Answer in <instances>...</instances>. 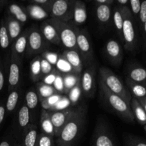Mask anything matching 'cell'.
Returning a JSON list of instances; mask_svg holds the SVG:
<instances>
[{
    "label": "cell",
    "mask_w": 146,
    "mask_h": 146,
    "mask_svg": "<svg viewBox=\"0 0 146 146\" xmlns=\"http://www.w3.org/2000/svg\"><path fill=\"white\" fill-rule=\"evenodd\" d=\"M14 146H22V145H21V144H15V145H14Z\"/></svg>",
    "instance_id": "obj_55"
},
{
    "label": "cell",
    "mask_w": 146,
    "mask_h": 146,
    "mask_svg": "<svg viewBox=\"0 0 146 146\" xmlns=\"http://www.w3.org/2000/svg\"><path fill=\"white\" fill-rule=\"evenodd\" d=\"M138 21H139L141 29L146 21V0L142 1L141 4V10H140L139 16H138Z\"/></svg>",
    "instance_id": "obj_45"
},
{
    "label": "cell",
    "mask_w": 146,
    "mask_h": 146,
    "mask_svg": "<svg viewBox=\"0 0 146 146\" xmlns=\"http://www.w3.org/2000/svg\"><path fill=\"white\" fill-rule=\"evenodd\" d=\"M46 41L43 36L40 29L36 26L29 29L28 44H27V56H34L41 53L42 54L46 47Z\"/></svg>",
    "instance_id": "obj_8"
},
{
    "label": "cell",
    "mask_w": 146,
    "mask_h": 146,
    "mask_svg": "<svg viewBox=\"0 0 146 146\" xmlns=\"http://www.w3.org/2000/svg\"><path fill=\"white\" fill-rule=\"evenodd\" d=\"M130 106L132 110L134 118L141 125H146V113L136 98H132L130 103Z\"/></svg>",
    "instance_id": "obj_22"
},
{
    "label": "cell",
    "mask_w": 146,
    "mask_h": 146,
    "mask_svg": "<svg viewBox=\"0 0 146 146\" xmlns=\"http://www.w3.org/2000/svg\"><path fill=\"white\" fill-rule=\"evenodd\" d=\"M41 57L46 60L49 64H51L54 66H56V64L57 61H58V58H59V56L56 53L51 52V51L45 50L41 54Z\"/></svg>",
    "instance_id": "obj_40"
},
{
    "label": "cell",
    "mask_w": 146,
    "mask_h": 146,
    "mask_svg": "<svg viewBox=\"0 0 146 146\" xmlns=\"http://www.w3.org/2000/svg\"><path fill=\"white\" fill-rule=\"evenodd\" d=\"M128 146H146V142L138 138H131L128 141Z\"/></svg>",
    "instance_id": "obj_48"
},
{
    "label": "cell",
    "mask_w": 146,
    "mask_h": 146,
    "mask_svg": "<svg viewBox=\"0 0 146 146\" xmlns=\"http://www.w3.org/2000/svg\"><path fill=\"white\" fill-rule=\"evenodd\" d=\"M81 91L86 96L93 98L95 94L96 85V65L95 64L86 67L81 78Z\"/></svg>",
    "instance_id": "obj_10"
},
{
    "label": "cell",
    "mask_w": 146,
    "mask_h": 146,
    "mask_svg": "<svg viewBox=\"0 0 146 146\" xmlns=\"http://www.w3.org/2000/svg\"><path fill=\"white\" fill-rule=\"evenodd\" d=\"M30 121L29 109L26 105H23L20 108L18 113V123L21 128L25 130L29 126Z\"/></svg>",
    "instance_id": "obj_31"
},
{
    "label": "cell",
    "mask_w": 146,
    "mask_h": 146,
    "mask_svg": "<svg viewBox=\"0 0 146 146\" xmlns=\"http://www.w3.org/2000/svg\"><path fill=\"white\" fill-rule=\"evenodd\" d=\"M94 146H115L111 133L103 124L97 125L94 136Z\"/></svg>",
    "instance_id": "obj_14"
},
{
    "label": "cell",
    "mask_w": 146,
    "mask_h": 146,
    "mask_svg": "<svg viewBox=\"0 0 146 146\" xmlns=\"http://www.w3.org/2000/svg\"><path fill=\"white\" fill-rule=\"evenodd\" d=\"M129 4L131 6V13L133 16L134 19H137L138 20V16H139L140 10H141V1L140 0H131L129 1Z\"/></svg>",
    "instance_id": "obj_43"
},
{
    "label": "cell",
    "mask_w": 146,
    "mask_h": 146,
    "mask_svg": "<svg viewBox=\"0 0 146 146\" xmlns=\"http://www.w3.org/2000/svg\"><path fill=\"white\" fill-rule=\"evenodd\" d=\"M10 44L9 36L7 31L6 22L2 20L0 24V47L2 49H7Z\"/></svg>",
    "instance_id": "obj_33"
},
{
    "label": "cell",
    "mask_w": 146,
    "mask_h": 146,
    "mask_svg": "<svg viewBox=\"0 0 146 146\" xmlns=\"http://www.w3.org/2000/svg\"><path fill=\"white\" fill-rule=\"evenodd\" d=\"M36 89L37 94L38 96L39 101L43 99L48 98L51 96L56 94L58 93L55 90V88L52 86H48L46 84H44L42 81L37 83L36 84Z\"/></svg>",
    "instance_id": "obj_28"
},
{
    "label": "cell",
    "mask_w": 146,
    "mask_h": 146,
    "mask_svg": "<svg viewBox=\"0 0 146 146\" xmlns=\"http://www.w3.org/2000/svg\"><path fill=\"white\" fill-rule=\"evenodd\" d=\"M74 25L78 26L84 24L87 19L86 6L85 3L80 0H76L74 9Z\"/></svg>",
    "instance_id": "obj_19"
},
{
    "label": "cell",
    "mask_w": 146,
    "mask_h": 146,
    "mask_svg": "<svg viewBox=\"0 0 146 146\" xmlns=\"http://www.w3.org/2000/svg\"><path fill=\"white\" fill-rule=\"evenodd\" d=\"M35 146H54V137L41 133L38 135Z\"/></svg>",
    "instance_id": "obj_38"
},
{
    "label": "cell",
    "mask_w": 146,
    "mask_h": 146,
    "mask_svg": "<svg viewBox=\"0 0 146 146\" xmlns=\"http://www.w3.org/2000/svg\"><path fill=\"white\" fill-rule=\"evenodd\" d=\"M4 66L2 61L0 60V92L2 91L5 84V71H4Z\"/></svg>",
    "instance_id": "obj_47"
},
{
    "label": "cell",
    "mask_w": 146,
    "mask_h": 146,
    "mask_svg": "<svg viewBox=\"0 0 146 146\" xmlns=\"http://www.w3.org/2000/svg\"><path fill=\"white\" fill-rule=\"evenodd\" d=\"M56 74H57V70L54 69L51 74H49L48 75L46 76L44 78H42V82L44 84H46L48 86H52L54 84V81L56 80Z\"/></svg>",
    "instance_id": "obj_46"
},
{
    "label": "cell",
    "mask_w": 146,
    "mask_h": 146,
    "mask_svg": "<svg viewBox=\"0 0 146 146\" xmlns=\"http://www.w3.org/2000/svg\"><path fill=\"white\" fill-rule=\"evenodd\" d=\"M55 66L56 68L57 71H59L60 73L63 74H75L74 72V70H73L71 66L69 64V63L65 58H63L62 56H59Z\"/></svg>",
    "instance_id": "obj_35"
},
{
    "label": "cell",
    "mask_w": 146,
    "mask_h": 146,
    "mask_svg": "<svg viewBox=\"0 0 146 146\" xmlns=\"http://www.w3.org/2000/svg\"><path fill=\"white\" fill-rule=\"evenodd\" d=\"M54 69L55 68H54V66L51 64H49L46 60L43 58H41V72L42 78L46 76L51 74Z\"/></svg>",
    "instance_id": "obj_41"
},
{
    "label": "cell",
    "mask_w": 146,
    "mask_h": 146,
    "mask_svg": "<svg viewBox=\"0 0 146 146\" xmlns=\"http://www.w3.org/2000/svg\"><path fill=\"white\" fill-rule=\"evenodd\" d=\"M25 11L29 17L35 20L45 19L50 15L44 9L34 4L27 6Z\"/></svg>",
    "instance_id": "obj_24"
},
{
    "label": "cell",
    "mask_w": 146,
    "mask_h": 146,
    "mask_svg": "<svg viewBox=\"0 0 146 146\" xmlns=\"http://www.w3.org/2000/svg\"><path fill=\"white\" fill-rule=\"evenodd\" d=\"M40 31L46 41L55 45H61L58 31L51 20L48 19L42 22L40 27Z\"/></svg>",
    "instance_id": "obj_13"
},
{
    "label": "cell",
    "mask_w": 146,
    "mask_h": 146,
    "mask_svg": "<svg viewBox=\"0 0 146 146\" xmlns=\"http://www.w3.org/2000/svg\"><path fill=\"white\" fill-rule=\"evenodd\" d=\"M0 146H11V143L7 139H4L0 142Z\"/></svg>",
    "instance_id": "obj_54"
},
{
    "label": "cell",
    "mask_w": 146,
    "mask_h": 146,
    "mask_svg": "<svg viewBox=\"0 0 146 146\" xmlns=\"http://www.w3.org/2000/svg\"><path fill=\"white\" fill-rule=\"evenodd\" d=\"M53 87L55 88L56 92L58 94L64 93V78H63V74L57 71L56 80L53 84Z\"/></svg>",
    "instance_id": "obj_39"
},
{
    "label": "cell",
    "mask_w": 146,
    "mask_h": 146,
    "mask_svg": "<svg viewBox=\"0 0 146 146\" xmlns=\"http://www.w3.org/2000/svg\"><path fill=\"white\" fill-rule=\"evenodd\" d=\"M84 108L80 107L76 109L73 116L70 118L60 135L57 137V146H71L77 139L85 119Z\"/></svg>",
    "instance_id": "obj_1"
},
{
    "label": "cell",
    "mask_w": 146,
    "mask_h": 146,
    "mask_svg": "<svg viewBox=\"0 0 146 146\" xmlns=\"http://www.w3.org/2000/svg\"><path fill=\"white\" fill-rule=\"evenodd\" d=\"M26 100V106L28 107L29 110L34 109L37 106L39 101L38 96L37 92H36L34 90H31L27 92L25 95Z\"/></svg>",
    "instance_id": "obj_34"
},
{
    "label": "cell",
    "mask_w": 146,
    "mask_h": 146,
    "mask_svg": "<svg viewBox=\"0 0 146 146\" xmlns=\"http://www.w3.org/2000/svg\"><path fill=\"white\" fill-rule=\"evenodd\" d=\"M127 75L131 81L138 84L146 85V69L143 67L138 65H133L128 68Z\"/></svg>",
    "instance_id": "obj_18"
},
{
    "label": "cell",
    "mask_w": 146,
    "mask_h": 146,
    "mask_svg": "<svg viewBox=\"0 0 146 146\" xmlns=\"http://www.w3.org/2000/svg\"><path fill=\"white\" fill-rule=\"evenodd\" d=\"M123 15V43L125 48L128 51H133L138 44L136 26L135 19L128 6L121 7Z\"/></svg>",
    "instance_id": "obj_4"
},
{
    "label": "cell",
    "mask_w": 146,
    "mask_h": 146,
    "mask_svg": "<svg viewBox=\"0 0 146 146\" xmlns=\"http://www.w3.org/2000/svg\"><path fill=\"white\" fill-rule=\"evenodd\" d=\"M98 84L103 98L110 107L124 121L129 123L133 122L135 118L129 104H127L122 98L108 91L100 80Z\"/></svg>",
    "instance_id": "obj_3"
},
{
    "label": "cell",
    "mask_w": 146,
    "mask_h": 146,
    "mask_svg": "<svg viewBox=\"0 0 146 146\" xmlns=\"http://www.w3.org/2000/svg\"><path fill=\"white\" fill-rule=\"evenodd\" d=\"M77 51L86 67L94 64V50L88 34L85 30H78L76 38Z\"/></svg>",
    "instance_id": "obj_6"
},
{
    "label": "cell",
    "mask_w": 146,
    "mask_h": 146,
    "mask_svg": "<svg viewBox=\"0 0 146 146\" xmlns=\"http://www.w3.org/2000/svg\"><path fill=\"white\" fill-rule=\"evenodd\" d=\"M105 53L109 61L114 65H120L123 60V53L122 47L118 41L109 39L105 45Z\"/></svg>",
    "instance_id": "obj_12"
},
{
    "label": "cell",
    "mask_w": 146,
    "mask_h": 146,
    "mask_svg": "<svg viewBox=\"0 0 146 146\" xmlns=\"http://www.w3.org/2000/svg\"><path fill=\"white\" fill-rule=\"evenodd\" d=\"M41 56H36L30 64V77L34 82L42 79L41 72Z\"/></svg>",
    "instance_id": "obj_27"
},
{
    "label": "cell",
    "mask_w": 146,
    "mask_h": 146,
    "mask_svg": "<svg viewBox=\"0 0 146 146\" xmlns=\"http://www.w3.org/2000/svg\"><path fill=\"white\" fill-rule=\"evenodd\" d=\"M96 4H104V5L111 6L114 3L113 0H96Z\"/></svg>",
    "instance_id": "obj_50"
},
{
    "label": "cell",
    "mask_w": 146,
    "mask_h": 146,
    "mask_svg": "<svg viewBox=\"0 0 146 146\" xmlns=\"http://www.w3.org/2000/svg\"><path fill=\"white\" fill-rule=\"evenodd\" d=\"M19 98V91L18 89L14 90L9 94L7 102H6L5 108L6 111L8 113H11L14 111L17 107Z\"/></svg>",
    "instance_id": "obj_32"
},
{
    "label": "cell",
    "mask_w": 146,
    "mask_h": 146,
    "mask_svg": "<svg viewBox=\"0 0 146 146\" xmlns=\"http://www.w3.org/2000/svg\"><path fill=\"white\" fill-rule=\"evenodd\" d=\"M8 10L10 15L12 16L15 19L19 21L21 24H24L28 20L29 17L26 12L25 9H24L19 4H15V3L11 4L9 6Z\"/></svg>",
    "instance_id": "obj_26"
},
{
    "label": "cell",
    "mask_w": 146,
    "mask_h": 146,
    "mask_svg": "<svg viewBox=\"0 0 146 146\" xmlns=\"http://www.w3.org/2000/svg\"><path fill=\"white\" fill-rule=\"evenodd\" d=\"M64 86V93L68 94L69 91L76 85L77 83L80 81V75L75 74H63Z\"/></svg>",
    "instance_id": "obj_30"
},
{
    "label": "cell",
    "mask_w": 146,
    "mask_h": 146,
    "mask_svg": "<svg viewBox=\"0 0 146 146\" xmlns=\"http://www.w3.org/2000/svg\"><path fill=\"white\" fill-rule=\"evenodd\" d=\"M28 36L29 29H26L25 31L21 33V35L13 43L12 48H11V54L15 55L17 58L21 60H22L24 54L27 52Z\"/></svg>",
    "instance_id": "obj_16"
},
{
    "label": "cell",
    "mask_w": 146,
    "mask_h": 146,
    "mask_svg": "<svg viewBox=\"0 0 146 146\" xmlns=\"http://www.w3.org/2000/svg\"><path fill=\"white\" fill-rule=\"evenodd\" d=\"M38 128L35 125H30L24 131L22 146H35L38 138Z\"/></svg>",
    "instance_id": "obj_25"
},
{
    "label": "cell",
    "mask_w": 146,
    "mask_h": 146,
    "mask_svg": "<svg viewBox=\"0 0 146 146\" xmlns=\"http://www.w3.org/2000/svg\"><path fill=\"white\" fill-rule=\"evenodd\" d=\"M6 112H7V111H6L5 106L4 104H1L0 105V125L4 121V117H5L6 115Z\"/></svg>",
    "instance_id": "obj_49"
},
{
    "label": "cell",
    "mask_w": 146,
    "mask_h": 146,
    "mask_svg": "<svg viewBox=\"0 0 146 146\" xmlns=\"http://www.w3.org/2000/svg\"><path fill=\"white\" fill-rule=\"evenodd\" d=\"M62 57L65 58L72 67L74 72L77 75H81L84 67L82 59L79 53L76 50H66L62 54Z\"/></svg>",
    "instance_id": "obj_15"
},
{
    "label": "cell",
    "mask_w": 146,
    "mask_h": 146,
    "mask_svg": "<svg viewBox=\"0 0 146 146\" xmlns=\"http://www.w3.org/2000/svg\"><path fill=\"white\" fill-rule=\"evenodd\" d=\"M11 61L9 67L8 91L10 93L14 90L18 89L21 79V68L22 60L17 58L11 53Z\"/></svg>",
    "instance_id": "obj_11"
},
{
    "label": "cell",
    "mask_w": 146,
    "mask_h": 146,
    "mask_svg": "<svg viewBox=\"0 0 146 146\" xmlns=\"http://www.w3.org/2000/svg\"><path fill=\"white\" fill-rule=\"evenodd\" d=\"M70 101L68 99V98L66 96L61 97V100L56 104L54 106V108H52V111H61V110H64L68 108V106L70 105Z\"/></svg>",
    "instance_id": "obj_44"
},
{
    "label": "cell",
    "mask_w": 146,
    "mask_h": 146,
    "mask_svg": "<svg viewBox=\"0 0 146 146\" xmlns=\"http://www.w3.org/2000/svg\"><path fill=\"white\" fill-rule=\"evenodd\" d=\"M76 0H56L53 3L50 16L52 19L68 22L73 19Z\"/></svg>",
    "instance_id": "obj_7"
},
{
    "label": "cell",
    "mask_w": 146,
    "mask_h": 146,
    "mask_svg": "<svg viewBox=\"0 0 146 146\" xmlns=\"http://www.w3.org/2000/svg\"><path fill=\"white\" fill-rule=\"evenodd\" d=\"M58 31L61 45L66 50H76V38L78 29L74 24L64 22L55 19H50Z\"/></svg>",
    "instance_id": "obj_5"
},
{
    "label": "cell",
    "mask_w": 146,
    "mask_h": 146,
    "mask_svg": "<svg viewBox=\"0 0 146 146\" xmlns=\"http://www.w3.org/2000/svg\"><path fill=\"white\" fill-rule=\"evenodd\" d=\"M54 1V0H32L31 1V2L32 4H36V5L41 7L50 14Z\"/></svg>",
    "instance_id": "obj_42"
},
{
    "label": "cell",
    "mask_w": 146,
    "mask_h": 146,
    "mask_svg": "<svg viewBox=\"0 0 146 146\" xmlns=\"http://www.w3.org/2000/svg\"><path fill=\"white\" fill-rule=\"evenodd\" d=\"M81 80L76 84V85L69 91L68 93V99L70 103L72 104H76L80 98L81 93Z\"/></svg>",
    "instance_id": "obj_37"
},
{
    "label": "cell",
    "mask_w": 146,
    "mask_h": 146,
    "mask_svg": "<svg viewBox=\"0 0 146 146\" xmlns=\"http://www.w3.org/2000/svg\"><path fill=\"white\" fill-rule=\"evenodd\" d=\"M113 20L115 27L117 33L119 36L120 38L123 41V15L121 7H115L114 9L113 14Z\"/></svg>",
    "instance_id": "obj_29"
},
{
    "label": "cell",
    "mask_w": 146,
    "mask_h": 146,
    "mask_svg": "<svg viewBox=\"0 0 146 146\" xmlns=\"http://www.w3.org/2000/svg\"><path fill=\"white\" fill-rule=\"evenodd\" d=\"M96 18L98 22L103 25L109 24L112 17L111 6L104 4H96Z\"/></svg>",
    "instance_id": "obj_20"
},
{
    "label": "cell",
    "mask_w": 146,
    "mask_h": 146,
    "mask_svg": "<svg viewBox=\"0 0 146 146\" xmlns=\"http://www.w3.org/2000/svg\"><path fill=\"white\" fill-rule=\"evenodd\" d=\"M3 3H4V1H1V0H0V5H2Z\"/></svg>",
    "instance_id": "obj_56"
},
{
    "label": "cell",
    "mask_w": 146,
    "mask_h": 146,
    "mask_svg": "<svg viewBox=\"0 0 146 146\" xmlns=\"http://www.w3.org/2000/svg\"><path fill=\"white\" fill-rule=\"evenodd\" d=\"M125 84L132 98L140 99L146 96V85L135 83L127 78L125 79Z\"/></svg>",
    "instance_id": "obj_21"
},
{
    "label": "cell",
    "mask_w": 146,
    "mask_h": 146,
    "mask_svg": "<svg viewBox=\"0 0 146 146\" xmlns=\"http://www.w3.org/2000/svg\"><path fill=\"white\" fill-rule=\"evenodd\" d=\"M40 125L42 130V133L54 137V129L51 122V118L49 116L48 111L43 109L41 111V117H40Z\"/></svg>",
    "instance_id": "obj_23"
},
{
    "label": "cell",
    "mask_w": 146,
    "mask_h": 146,
    "mask_svg": "<svg viewBox=\"0 0 146 146\" xmlns=\"http://www.w3.org/2000/svg\"><path fill=\"white\" fill-rule=\"evenodd\" d=\"M144 130H145V132H146V125H144Z\"/></svg>",
    "instance_id": "obj_57"
},
{
    "label": "cell",
    "mask_w": 146,
    "mask_h": 146,
    "mask_svg": "<svg viewBox=\"0 0 146 146\" xmlns=\"http://www.w3.org/2000/svg\"><path fill=\"white\" fill-rule=\"evenodd\" d=\"M137 100H138V102L140 103V104L142 106L143 108V109L145 110L146 113V96L143 98H140V99H137Z\"/></svg>",
    "instance_id": "obj_52"
},
{
    "label": "cell",
    "mask_w": 146,
    "mask_h": 146,
    "mask_svg": "<svg viewBox=\"0 0 146 146\" xmlns=\"http://www.w3.org/2000/svg\"><path fill=\"white\" fill-rule=\"evenodd\" d=\"M116 2L119 4L121 7H124V6H127V4H129V1L128 0H117Z\"/></svg>",
    "instance_id": "obj_53"
},
{
    "label": "cell",
    "mask_w": 146,
    "mask_h": 146,
    "mask_svg": "<svg viewBox=\"0 0 146 146\" xmlns=\"http://www.w3.org/2000/svg\"><path fill=\"white\" fill-rule=\"evenodd\" d=\"M99 80L108 91L122 98L130 105L132 99L131 93L121 78L117 76L111 70L106 67H101L99 68Z\"/></svg>",
    "instance_id": "obj_2"
},
{
    "label": "cell",
    "mask_w": 146,
    "mask_h": 146,
    "mask_svg": "<svg viewBox=\"0 0 146 146\" xmlns=\"http://www.w3.org/2000/svg\"><path fill=\"white\" fill-rule=\"evenodd\" d=\"M1 6H2V5H0V11H1Z\"/></svg>",
    "instance_id": "obj_58"
},
{
    "label": "cell",
    "mask_w": 146,
    "mask_h": 146,
    "mask_svg": "<svg viewBox=\"0 0 146 146\" xmlns=\"http://www.w3.org/2000/svg\"><path fill=\"white\" fill-rule=\"evenodd\" d=\"M61 97H62V96H61V94H56L51 96L48 97V98L40 101L41 106H42L43 109L46 110V111L50 109L52 110V108H54V106L61 100Z\"/></svg>",
    "instance_id": "obj_36"
},
{
    "label": "cell",
    "mask_w": 146,
    "mask_h": 146,
    "mask_svg": "<svg viewBox=\"0 0 146 146\" xmlns=\"http://www.w3.org/2000/svg\"><path fill=\"white\" fill-rule=\"evenodd\" d=\"M142 37H143V47L146 49V21L145 24L143 26L142 29Z\"/></svg>",
    "instance_id": "obj_51"
},
{
    "label": "cell",
    "mask_w": 146,
    "mask_h": 146,
    "mask_svg": "<svg viewBox=\"0 0 146 146\" xmlns=\"http://www.w3.org/2000/svg\"><path fill=\"white\" fill-rule=\"evenodd\" d=\"M76 109L74 108H66L61 111H48L49 116L51 118L53 126L54 129V137H58L62 131L63 128L68 123L70 118L73 116Z\"/></svg>",
    "instance_id": "obj_9"
},
{
    "label": "cell",
    "mask_w": 146,
    "mask_h": 146,
    "mask_svg": "<svg viewBox=\"0 0 146 146\" xmlns=\"http://www.w3.org/2000/svg\"><path fill=\"white\" fill-rule=\"evenodd\" d=\"M5 22L9 36L10 43H14L22 33V26L19 21L15 19L11 15L7 17Z\"/></svg>",
    "instance_id": "obj_17"
}]
</instances>
